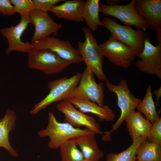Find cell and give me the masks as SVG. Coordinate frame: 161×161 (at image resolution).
Here are the masks:
<instances>
[{
	"mask_svg": "<svg viewBox=\"0 0 161 161\" xmlns=\"http://www.w3.org/2000/svg\"><path fill=\"white\" fill-rule=\"evenodd\" d=\"M92 133L86 128L81 129L74 127L66 122H58L53 112L49 111L47 126L44 129L39 131L38 134L40 137H48L49 140L47 144L48 148L55 149L69 139Z\"/></svg>",
	"mask_w": 161,
	"mask_h": 161,
	"instance_id": "obj_1",
	"label": "cell"
},
{
	"mask_svg": "<svg viewBox=\"0 0 161 161\" xmlns=\"http://www.w3.org/2000/svg\"><path fill=\"white\" fill-rule=\"evenodd\" d=\"M72 139L66 141L59 148L61 161H82L83 154Z\"/></svg>",
	"mask_w": 161,
	"mask_h": 161,
	"instance_id": "obj_25",
	"label": "cell"
},
{
	"mask_svg": "<svg viewBox=\"0 0 161 161\" xmlns=\"http://www.w3.org/2000/svg\"><path fill=\"white\" fill-rule=\"evenodd\" d=\"M99 46L103 56L116 66L121 68H128L136 57L135 52L131 48L112 35Z\"/></svg>",
	"mask_w": 161,
	"mask_h": 161,
	"instance_id": "obj_8",
	"label": "cell"
},
{
	"mask_svg": "<svg viewBox=\"0 0 161 161\" xmlns=\"http://www.w3.org/2000/svg\"><path fill=\"white\" fill-rule=\"evenodd\" d=\"M35 9L48 12L51 8L62 0H32Z\"/></svg>",
	"mask_w": 161,
	"mask_h": 161,
	"instance_id": "obj_28",
	"label": "cell"
},
{
	"mask_svg": "<svg viewBox=\"0 0 161 161\" xmlns=\"http://www.w3.org/2000/svg\"><path fill=\"white\" fill-rule=\"evenodd\" d=\"M84 3L82 0H64L62 4L53 6L50 11L59 19L81 22L84 21L83 14Z\"/></svg>",
	"mask_w": 161,
	"mask_h": 161,
	"instance_id": "obj_16",
	"label": "cell"
},
{
	"mask_svg": "<svg viewBox=\"0 0 161 161\" xmlns=\"http://www.w3.org/2000/svg\"><path fill=\"white\" fill-rule=\"evenodd\" d=\"M153 94L156 97V102L155 105L157 106H159L160 103V99L161 96V87L157 89H155L153 92Z\"/></svg>",
	"mask_w": 161,
	"mask_h": 161,
	"instance_id": "obj_30",
	"label": "cell"
},
{
	"mask_svg": "<svg viewBox=\"0 0 161 161\" xmlns=\"http://www.w3.org/2000/svg\"><path fill=\"white\" fill-rule=\"evenodd\" d=\"M85 37L83 42H78V50L85 63L86 67L100 80L106 82L107 78L103 72V55L99 44L88 28L83 27L80 28Z\"/></svg>",
	"mask_w": 161,
	"mask_h": 161,
	"instance_id": "obj_3",
	"label": "cell"
},
{
	"mask_svg": "<svg viewBox=\"0 0 161 161\" xmlns=\"http://www.w3.org/2000/svg\"><path fill=\"white\" fill-rule=\"evenodd\" d=\"M136 156L138 161H161V146L146 139L139 145Z\"/></svg>",
	"mask_w": 161,
	"mask_h": 161,
	"instance_id": "obj_22",
	"label": "cell"
},
{
	"mask_svg": "<svg viewBox=\"0 0 161 161\" xmlns=\"http://www.w3.org/2000/svg\"><path fill=\"white\" fill-rule=\"evenodd\" d=\"M135 161H138L137 160H136Z\"/></svg>",
	"mask_w": 161,
	"mask_h": 161,
	"instance_id": "obj_33",
	"label": "cell"
},
{
	"mask_svg": "<svg viewBox=\"0 0 161 161\" xmlns=\"http://www.w3.org/2000/svg\"></svg>",
	"mask_w": 161,
	"mask_h": 161,
	"instance_id": "obj_34",
	"label": "cell"
},
{
	"mask_svg": "<svg viewBox=\"0 0 161 161\" xmlns=\"http://www.w3.org/2000/svg\"><path fill=\"white\" fill-rule=\"evenodd\" d=\"M56 108L64 114L65 122L76 128L85 126L95 134H103L99 124L96 122L94 117L77 110L68 100L59 102Z\"/></svg>",
	"mask_w": 161,
	"mask_h": 161,
	"instance_id": "obj_13",
	"label": "cell"
},
{
	"mask_svg": "<svg viewBox=\"0 0 161 161\" xmlns=\"http://www.w3.org/2000/svg\"><path fill=\"white\" fill-rule=\"evenodd\" d=\"M136 109L139 112L143 113L146 118L152 123L160 117L156 110V106L153 100L151 85L148 86L144 98L137 105Z\"/></svg>",
	"mask_w": 161,
	"mask_h": 161,
	"instance_id": "obj_23",
	"label": "cell"
},
{
	"mask_svg": "<svg viewBox=\"0 0 161 161\" xmlns=\"http://www.w3.org/2000/svg\"><path fill=\"white\" fill-rule=\"evenodd\" d=\"M67 100L81 112L84 113H90L97 116L99 122L113 121L116 117L115 114L109 106L104 105L101 107L89 100L73 98Z\"/></svg>",
	"mask_w": 161,
	"mask_h": 161,
	"instance_id": "obj_17",
	"label": "cell"
},
{
	"mask_svg": "<svg viewBox=\"0 0 161 161\" xmlns=\"http://www.w3.org/2000/svg\"><path fill=\"white\" fill-rule=\"evenodd\" d=\"M94 75L92 72L86 68L82 74L78 86L71 94L69 99L89 100L103 106L104 105V85L102 82L97 83Z\"/></svg>",
	"mask_w": 161,
	"mask_h": 161,
	"instance_id": "obj_7",
	"label": "cell"
},
{
	"mask_svg": "<svg viewBox=\"0 0 161 161\" xmlns=\"http://www.w3.org/2000/svg\"><path fill=\"white\" fill-rule=\"evenodd\" d=\"M27 53L28 67L47 75L60 73L71 64L47 49H31Z\"/></svg>",
	"mask_w": 161,
	"mask_h": 161,
	"instance_id": "obj_5",
	"label": "cell"
},
{
	"mask_svg": "<svg viewBox=\"0 0 161 161\" xmlns=\"http://www.w3.org/2000/svg\"><path fill=\"white\" fill-rule=\"evenodd\" d=\"M31 44V49L49 50L71 64H78L83 61L78 49L68 41L49 36Z\"/></svg>",
	"mask_w": 161,
	"mask_h": 161,
	"instance_id": "obj_11",
	"label": "cell"
},
{
	"mask_svg": "<svg viewBox=\"0 0 161 161\" xmlns=\"http://www.w3.org/2000/svg\"><path fill=\"white\" fill-rule=\"evenodd\" d=\"M30 24H32V22L29 15L21 16L20 21L16 25L0 30L1 35L7 40L6 55H9L12 52L27 53L32 49L31 43L24 42L21 40L22 35Z\"/></svg>",
	"mask_w": 161,
	"mask_h": 161,
	"instance_id": "obj_12",
	"label": "cell"
},
{
	"mask_svg": "<svg viewBox=\"0 0 161 161\" xmlns=\"http://www.w3.org/2000/svg\"><path fill=\"white\" fill-rule=\"evenodd\" d=\"M82 74L77 73L69 78L63 77L49 81L48 88L49 94L42 100L35 104L30 111L35 115L51 104L69 99L72 92L78 86Z\"/></svg>",
	"mask_w": 161,
	"mask_h": 161,
	"instance_id": "obj_4",
	"label": "cell"
},
{
	"mask_svg": "<svg viewBox=\"0 0 161 161\" xmlns=\"http://www.w3.org/2000/svg\"><path fill=\"white\" fill-rule=\"evenodd\" d=\"M88 161L87 160H86L84 159V160L83 161Z\"/></svg>",
	"mask_w": 161,
	"mask_h": 161,
	"instance_id": "obj_32",
	"label": "cell"
},
{
	"mask_svg": "<svg viewBox=\"0 0 161 161\" xmlns=\"http://www.w3.org/2000/svg\"><path fill=\"white\" fill-rule=\"evenodd\" d=\"M16 119L14 111L8 109L0 119V147L4 148L14 157H18V154L10 143L9 134L16 127Z\"/></svg>",
	"mask_w": 161,
	"mask_h": 161,
	"instance_id": "obj_19",
	"label": "cell"
},
{
	"mask_svg": "<svg viewBox=\"0 0 161 161\" xmlns=\"http://www.w3.org/2000/svg\"><path fill=\"white\" fill-rule=\"evenodd\" d=\"M135 10L156 32L161 30V0H136Z\"/></svg>",
	"mask_w": 161,
	"mask_h": 161,
	"instance_id": "obj_15",
	"label": "cell"
},
{
	"mask_svg": "<svg viewBox=\"0 0 161 161\" xmlns=\"http://www.w3.org/2000/svg\"><path fill=\"white\" fill-rule=\"evenodd\" d=\"M29 16L35 27L31 43L52 34L56 35L62 27V24L55 22L48 12L35 9L30 12Z\"/></svg>",
	"mask_w": 161,
	"mask_h": 161,
	"instance_id": "obj_14",
	"label": "cell"
},
{
	"mask_svg": "<svg viewBox=\"0 0 161 161\" xmlns=\"http://www.w3.org/2000/svg\"><path fill=\"white\" fill-rule=\"evenodd\" d=\"M136 57L139 58L135 64L138 70L161 79V44L154 45L148 36L144 41L143 51Z\"/></svg>",
	"mask_w": 161,
	"mask_h": 161,
	"instance_id": "obj_10",
	"label": "cell"
},
{
	"mask_svg": "<svg viewBox=\"0 0 161 161\" xmlns=\"http://www.w3.org/2000/svg\"><path fill=\"white\" fill-rule=\"evenodd\" d=\"M124 0H108L106 1L107 5L114 6L118 5V4L123 1Z\"/></svg>",
	"mask_w": 161,
	"mask_h": 161,
	"instance_id": "obj_31",
	"label": "cell"
},
{
	"mask_svg": "<svg viewBox=\"0 0 161 161\" xmlns=\"http://www.w3.org/2000/svg\"><path fill=\"white\" fill-rule=\"evenodd\" d=\"M16 13H18L21 16L29 15L30 12L35 9L32 0H10Z\"/></svg>",
	"mask_w": 161,
	"mask_h": 161,
	"instance_id": "obj_26",
	"label": "cell"
},
{
	"mask_svg": "<svg viewBox=\"0 0 161 161\" xmlns=\"http://www.w3.org/2000/svg\"><path fill=\"white\" fill-rule=\"evenodd\" d=\"M136 0H132L125 5L111 6L100 4L99 11L106 15L114 17L126 25L134 26L145 31L149 26L145 19L140 15L135 8Z\"/></svg>",
	"mask_w": 161,
	"mask_h": 161,
	"instance_id": "obj_9",
	"label": "cell"
},
{
	"mask_svg": "<svg viewBox=\"0 0 161 161\" xmlns=\"http://www.w3.org/2000/svg\"><path fill=\"white\" fill-rule=\"evenodd\" d=\"M100 1L87 0L85 2L83 16L91 31H96L99 26H103L99 18Z\"/></svg>",
	"mask_w": 161,
	"mask_h": 161,
	"instance_id": "obj_21",
	"label": "cell"
},
{
	"mask_svg": "<svg viewBox=\"0 0 161 161\" xmlns=\"http://www.w3.org/2000/svg\"><path fill=\"white\" fill-rule=\"evenodd\" d=\"M72 139L79 146L84 159L88 161H99L103 157L104 153L99 148L94 133Z\"/></svg>",
	"mask_w": 161,
	"mask_h": 161,
	"instance_id": "obj_20",
	"label": "cell"
},
{
	"mask_svg": "<svg viewBox=\"0 0 161 161\" xmlns=\"http://www.w3.org/2000/svg\"><path fill=\"white\" fill-rule=\"evenodd\" d=\"M101 22L103 26L111 32L112 35L131 48L136 55L143 51L144 41L148 36L146 31L121 25L109 17H104Z\"/></svg>",
	"mask_w": 161,
	"mask_h": 161,
	"instance_id": "obj_6",
	"label": "cell"
},
{
	"mask_svg": "<svg viewBox=\"0 0 161 161\" xmlns=\"http://www.w3.org/2000/svg\"><path fill=\"white\" fill-rule=\"evenodd\" d=\"M0 14L8 16H13L16 14L10 0H0Z\"/></svg>",
	"mask_w": 161,
	"mask_h": 161,
	"instance_id": "obj_29",
	"label": "cell"
},
{
	"mask_svg": "<svg viewBox=\"0 0 161 161\" xmlns=\"http://www.w3.org/2000/svg\"><path fill=\"white\" fill-rule=\"evenodd\" d=\"M105 85L109 90L117 96V106L120 110V114L117 121L109 131L105 132L101 137L102 140L108 142L111 140V134L117 130L129 114L134 111L141 100L136 97L131 92L127 81L121 80L117 85L113 84L108 79Z\"/></svg>",
	"mask_w": 161,
	"mask_h": 161,
	"instance_id": "obj_2",
	"label": "cell"
},
{
	"mask_svg": "<svg viewBox=\"0 0 161 161\" xmlns=\"http://www.w3.org/2000/svg\"><path fill=\"white\" fill-rule=\"evenodd\" d=\"M148 139L139 137L133 140L131 144L126 149L118 153H110L106 156V161H135L136 152L140 144Z\"/></svg>",
	"mask_w": 161,
	"mask_h": 161,
	"instance_id": "obj_24",
	"label": "cell"
},
{
	"mask_svg": "<svg viewBox=\"0 0 161 161\" xmlns=\"http://www.w3.org/2000/svg\"><path fill=\"white\" fill-rule=\"evenodd\" d=\"M125 121L132 141L139 137L148 139L152 123L139 112L134 111L130 113Z\"/></svg>",
	"mask_w": 161,
	"mask_h": 161,
	"instance_id": "obj_18",
	"label": "cell"
},
{
	"mask_svg": "<svg viewBox=\"0 0 161 161\" xmlns=\"http://www.w3.org/2000/svg\"><path fill=\"white\" fill-rule=\"evenodd\" d=\"M148 140L151 143L161 146V117L152 123Z\"/></svg>",
	"mask_w": 161,
	"mask_h": 161,
	"instance_id": "obj_27",
	"label": "cell"
}]
</instances>
